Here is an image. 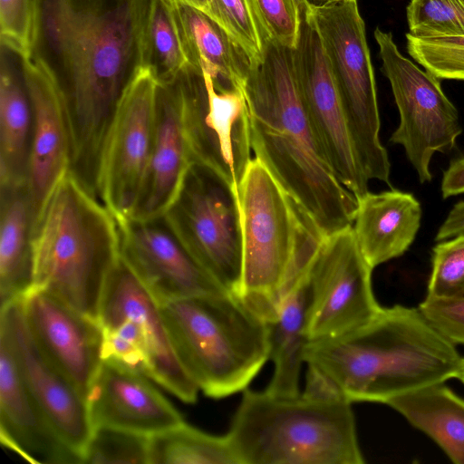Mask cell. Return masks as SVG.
<instances>
[{"label": "cell", "instance_id": "cell-23", "mask_svg": "<svg viewBox=\"0 0 464 464\" xmlns=\"http://www.w3.org/2000/svg\"><path fill=\"white\" fill-rule=\"evenodd\" d=\"M421 207L411 193L391 188L357 198L352 228L358 246L374 268L402 256L420 227Z\"/></svg>", "mask_w": 464, "mask_h": 464}, {"label": "cell", "instance_id": "cell-8", "mask_svg": "<svg viewBox=\"0 0 464 464\" xmlns=\"http://www.w3.org/2000/svg\"><path fill=\"white\" fill-rule=\"evenodd\" d=\"M98 321L102 359L146 375L183 402H196L199 389L176 354L160 304L121 255L107 281Z\"/></svg>", "mask_w": 464, "mask_h": 464}, {"label": "cell", "instance_id": "cell-6", "mask_svg": "<svg viewBox=\"0 0 464 464\" xmlns=\"http://www.w3.org/2000/svg\"><path fill=\"white\" fill-rule=\"evenodd\" d=\"M352 404L246 388L227 434L240 464H362Z\"/></svg>", "mask_w": 464, "mask_h": 464}, {"label": "cell", "instance_id": "cell-18", "mask_svg": "<svg viewBox=\"0 0 464 464\" xmlns=\"http://www.w3.org/2000/svg\"><path fill=\"white\" fill-rule=\"evenodd\" d=\"M20 63L33 110L27 189L34 230L54 188L70 169L71 147L63 95L53 71L35 54Z\"/></svg>", "mask_w": 464, "mask_h": 464}, {"label": "cell", "instance_id": "cell-1", "mask_svg": "<svg viewBox=\"0 0 464 464\" xmlns=\"http://www.w3.org/2000/svg\"><path fill=\"white\" fill-rule=\"evenodd\" d=\"M149 0H40L35 55L53 71L69 130L70 170L99 196L107 136L140 68Z\"/></svg>", "mask_w": 464, "mask_h": 464}, {"label": "cell", "instance_id": "cell-16", "mask_svg": "<svg viewBox=\"0 0 464 464\" xmlns=\"http://www.w3.org/2000/svg\"><path fill=\"white\" fill-rule=\"evenodd\" d=\"M117 222L121 258L160 304L227 292L188 253L163 217Z\"/></svg>", "mask_w": 464, "mask_h": 464}, {"label": "cell", "instance_id": "cell-12", "mask_svg": "<svg viewBox=\"0 0 464 464\" xmlns=\"http://www.w3.org/2000/svg\"><path fill=\"white\" fill-rule=\"evenodd\" d=\"M180 78L192 163L211 169L237 193L253 159L244 88L216 84L209 74L189 63Z\"/></svg>", "mask_w": 464, "mask_h": 464}, {"label": "cell", "instance_id": "cell-2", "mask_svg": "<svg viewBox=\"0 0 464 464\" xmlns=\"http://www.w3.org/2000/svg\"><path fill=\"white\" fill-rule=\"evenodd\" d=\"M244 92L255 157L325 237L352 227L357 198L338 180L313 129L296 82L293 48L269 39Z\"/></svg>", "mask_w": 464, "mask_h": 464}, {"label": "cell", "instance_id": "cell-14", "mask_svg": "<svg viewBox=\"0 0 464 464\" xmlns=\"http://www.w3.org/2000/svg\"><path fill=\"white\" fill-rule=\"evenodd\" d=\"M159 82L140 67L125 90L107 136L99 198L117 220L130 218L150 160Z\"/></svg>", "mask_w": 464, "mask_h": 464}, {"label": "cell", "instance_id": "cell-22", "mask_svg": "<svg viewBox=\"0 0 464 464\" xmlns=\"http://www.w3.org/2000/svg\"><path fill=\"white\" fill-rule=\"evenodd\" d=\"M0 441L34 464L82 463L34 398L0 335Z\"/></svg>", "mask_w": 464, "mask_h": 464}, {"label": "cell", "instance_id": "cell-15", "mask_svg": "<svg viewBox=\"0 0 464 464\" xmlns=\"http://www.w3.org/2000/svg\"><path fill=\"white\" fill-rule=\"evenodd\" d=\"M300 15L293 60L303 104L338 180L358 198L369 191V179L357 160L319 34L307 12L300 11Z\"/></svg>", "mask_w": 464, "mask_h": 464}, {"label": "cell", "instance_id": "cell-36", "mask_svg": "<svg viewBox=\"0 0 464 464\" xmlns=\"http://www.w3.org/2000/svg\"><path fill=\"white\" fill-rule=\"evenodd\" d=\"M464 290V236L440 241L432 249L427 296L441 298Z\"/></svg>", "mask_w": 464, "mask_h": 464}, {"label": "cell", "instance_id": "cell-19", "mask_svg": "<svg viewBox=\"0 0 464 464\" xmlns=\"http://www.w3.org/2000/svg\"><path fill=\"white\" fill-rule=\"evenodd\" d=\"M21 304L39 348L86 398L102 361L99 321L38 288H32Z\"/></svg>", "mask_w": 464, "mask_h": 464}, {"label": "cell", "instance_id": "cell-29", "mask_svg": "<svg viewBox=\"0 0 464 464\" xmlns=\"http://www.w3.org/2000/svg\"><path fill=\"white\" fill-rule=\"evenodd\" d=\"M149 463L240 464L227 434H208L184 421L150 436Z\"/></svg>", "mask_w": 464, "mask_h": 464}, {"label": "cell", "instance_id": "cell-28", "mask_svg": "<svg viewBox=\"0 0 464 464\" xmlns=\"http://www.w3.org/2000/svg\"><path fill=\"white\" fill-rule=\"evenodd\" d=\"M386 404L430 437L453 463L464 464V400L444 382L399 395Z\"/></svg>", "mask_w": 464, "mask_h": 464}, {"label": "cell", "instance_id": "cell-40", "mask_svg": "<svg viewBox=\"0 0 464 464\" xmlns=\"http://www.w3.org/2000/svg\"><path fill=\"white\" fill-rule=\"evenodd\" d=\"M459 236H464V200L454 204L439 227L435 240L440 242Z\"/></svg>", "mask_w": 464, "mask_h": 464}, {"label": "cell", "instance_id": "cell-21", "mask_svg": "<svg viewBox=\"0 0 464 464\" xmlns=\"http://www.w3.org/2000/svg\"><path fill=\"white\" fill-rule=\"evenodd\" d=\"M191 164L179 72L170 82L158 85L150 160L130 218L153 219L163 217L178 196Z\"/></svg>", "mask_w": 464, "mask_h": 464}, {"label": "cell", "instance_id": "cell-5", "mask_svg": "<svg viewBox=\"0 0 464 464\" xmlns=\"http://www.w3.org/2000/svg\"><path fill=\"white\" fill-rule=\"evenodd\" d=\"M237 197L243 253L238 297L268 322L308 273L325 236L256 157Z\"/></svg>", "mask_w": 464, "mask_h": 464}, {"label": "cell", "instance_id": "cell-25", "mask_svg": "<svg viewBox=\"0 0 464 464\" xmlns=\"http://www.w3.org/2000/svg\"><path fill=\"white\" fill-rule=\"evenodd\" d=\"M1 48L0 188H10L27 184L33 110L21 63L15 66L11 51Z\"/></svg>", "mask_w": 464, "mask_h": 464}, {"label": "cell", "instance_id": "cell-33", "mask_svg": "<svg viewBox=\"0 0 464 464\" xmlns=\"http://www.w3.org/2000/svg\"><path fill=\"white\" fill-rule=\"evenodd\" d=\"M409 54L439 79L464 81V35L415 37L406 34Z\"/></svg>", "mask_w": 464, "mask_h": 464}, {"label": "cell", "instance_id": "cell-35", "mask_svg": "<svg viewBox=\"0 0 464 464\" xmlns=\"http://www.w3.org/2000/svg\"><path fill=\"white\" fill-rule=\"evenodd\" d=\"M222 25L248 54L252 66L261 62L271 39L255 0H216Z\"/></svg>", "mask_w": 464, "mask_h": 464}, {"label": "cell", "instance_id": "cell-31", "mask_svg": "<svg viewBox=\"0 0 464 464\" xmlns=\"http://www.w3.org/2000/svg\"><path fill=\"white\" fill-rule=\"evenodd\" d=\"M150 436L110 426L92 430L82 463H149Z\"/></svg>", "mask_w": 464, "mask_h": 464}, {"label": "cell", "instance_id": "cell-38", "mask_svg": "<svg viewBox=\"0 0 464 464\" xmlns=\"http://www.w3.org/2000/svg\"><path fill=\"white\" fill-rule=\"evenodd\" d=\"M271 39L294 48L299 34L301 15L295 0H255Z\"/></svg>", "mask_w": 464, "mask_h": 464}, {"label": "cell", "instance_id": "cell-26", "mask_svg": "<svg viewBox=\"0 0 464 464\" xmlns=\"http://www.w3.org/2000/svg\"><path fill=\"white\" fill-rule=\"evenodd\" d=\"M308 273L283 297L276 316L267 322L269 359L274 363V372L266 391L274 395L295 396L301 392L300 372L304 363V349L310 341Z\"/></svg>", "mask_w": 464, "mask_h": 464}, {"label": "cell", "instance_id": "cell-11", "mask_svg": "<svg viewBox=\"0 0 464 464\" xmlns=\"http://www.w3.org/2000/svg\"><path fill=\"white\" fill-rule=\"evenodd\" d=\"M374 38L400 114L390 141L403 147L420 182H430L432 156L450 152L462 132L458 110L445 95L440 79L403 56L391 33L376 28Z\"/></svg>", "mask_w": 464, "mask_h": 464}, {"label": "cell", "instance_id": "cell-43", "mask_svg": "<svg viewBox=\"0 0 464 464\" xmlns=\"http://www.w3.org/2000/svg\"><path fill=\"white\" fill-rule=\"evenodd\" d=\"M455 378L459 380L462 383H464V357H462L459 368Z\"/></svg>", "mask_w": 464, "mask_h": 464}, {"label": "cell", "instance_id": "cell-27", "mask_svg": "<svg viewBox=\"0 0 464 464\" xmlns=\"http://www.w3.org/2000/svg\"><path fill=\"white\" fill-rule=\"evenodd\" d=\"M1 306L21 301L34 286L33 220L27 184L0 188Z\"/></svg>", "mask_w": 464, "mask_h": 464}, {"label": "cell", "instance_id": "cell-39", "mask_svg": "<svg viewBox=\"0 0 464 464\" xmlns=\"http://www.w3.org/2000/svg\"><path fill=\"white\" fill-rule=\"evenodd\" d=\"M443 198L464 194V156L452 160L441 180Z\"/></svg>", "mask_w": 464, "mask_h": 464}, {"label": "cell", "instance_id": "cell-30", "mask_svg": "<svg viewBox=\"0 0 464 464\" xmlns=\"http://www.w3.org/2000/svg\"><path fill=\"white\" fill-rule=\"evenodd\" d=\"M188 63L169 5L161 0H149L140 40V67L164 83Z\"/></svg>", "mask_w": 464, "mask_h": 464}, {"label": "cell", "instance_id": "cell-24", "mask_svg": "<svg viewBox=\"0 0 464 464\" xmlns=\"http://www.w3.org/2000/svg\"><path fill=\"white\" fill-rule=\"evenodd\" d=\"M169 7L188 63L209 74L216 84L244 88L252 63L229 32L194 7Z\"/></svg>", "mask_w": 464, "mask_h": 464}, {"label": "cell", "instance_id": "cell-37", "mask_svg": "<svg viewBox=\"0 0 464 464\" xmlns=\"http://www.w3.org/2000/svg\"><path fill=\"white\" fill-rule=\"evenodd\" d=\"M418 308L441 335L455 345H464V290L448 297L426 295Z\"/></svg>", "mask_w": 464, "mask_h": 464}, {"label": "cell", "instance_id": "cell-32", "mask_svg": "<svg viewBox=\"0 0 464 464\" xmlns=\"http://www.w3.org/2000/svg\"><path fill=\"white\" fill-rule=\"evenodd\" d=\"M39 24L40 0H0L1 46L19 59L34 55Z\"/></svg>", "mask_w": 464, "mask_h": 464}, {"label": "cell", "instance_id": "cell-41", "mask_svg": "<svg viewBox=\"0 0 464 464\" xmlns=\"http://www.w3.org/2000/svg\"><path fill=\"white\" fill-rule=\"evenodd\" d=\"M169 5H185L200 10L221 24L216 0H161Z\"/></svg>", "mask_w": 464, "mask_h": 464}, {"label": "cell", "instance_id": "cell-44", "mask_svg": "<svg viewBox=\"0 0 464 464\" xmlns=\"http://www.w3.org/2000/svg\"><path fill=\"white\" fill-rule=\"evenodd\" d=\"M464 1V0H463Z\"/></svg>", "mask_w": 464, "mask_h": 464}, {"label": "cell", "instance_id": "cell-13", "mask_svg": "<svg viewBox=\"0 0 464 464\" xmlns=\"http://www.w3.org/2000/svg\"><path fill=\"white\" fill-rule=\"evenodd\" d=\"M372 270L352 227L324 237L308 273L310 341L351 331L380 311L372 289Z\"/></svg>", "mask_w": 464, "mask_h": 464}, {"label": "cell", "instance_id": "cell-7", "mask_svg": "<svg viewBox=\"0 0 464 464\" xmlns=\"http://www.w3.org/2000/svg\"><path fill=\"white\" fill-rule=\"evenodd\" d=\"M160 305L180 363L208 397L245 391L269 360L267 322L237 295H193Z\"/></svg>", "mask_w": 464, "mask_h": 464}, {"label": "cell", "instance_id": "cell-34", "mask_svg": "<svg viewBox=\"0 0 464 464\" xmlns=\"http://www.w3.org/2000/svg\"><path fill=\"white\" fill-rule=\"evenodd\" d=\"M406 14L415 37L464 35L463 0H411Z\"/></svg>", "mask_w": 464, "mask_h": 464}, {"label": "cell", "instance_id": "cell-4", "mask_svg": "<svg viewBox=\"0 0 464 464\" xmlns=\"http://www.w3.org/2000/svg\"><path fill=\"white\" fill-rule=\"evenodd\" d=\"M34 286L98 320L109 276L120 258L113 214L69 169L32 234Z\"/></svg>", "mask_w": 464, "mask_h": 464}, {"label": "cell", "instance_id": "cell-3", "mask_svg": "<svg viewBox=\"0 0 464 464\" xmlns=\"http://www.w3.org/2000/svg\"><path fill=\"white\" fill-rule=\"evenodd\" d=\"M313 371L336 395L379 402L455 378L462 357L419 308L382 307L342 334L312 340L304 353Z\"/></svg>", "mask_w": 464, "mask_h": 464}, {"label": "cell", "instance_id": "cell-10", "mask_svg": "<svg viewBox=\"0 0 464 464\" xmlns=\"http://www.w3.org/2000/svg\"><path fill=\"white\" fill-rule=\"evenodd\" d=\"M163 218L196 261L223 288L239 296L240 211L230 184L211 169L192 163Z\"/></svg>", "mask_w": 464, "mask_h": 464}, {"label": "cell", "instance_id": "cell-20", "mask_svg": "<svg viewBox=\"0 0 464 464\" xmlns=\"http://www.w3.org/2000/svg\"><path fill=\"white\" fill-rule=\"evenodd\" d=\"M149 379L102 359L86 393L93 429L110 426L151 436L182 423L180 413Z\"/></svg>", "mask_w": 464, "mask_h": 464}, {"label": "cell", "instance_id": "cell-9", "mask_svg": "<svg viewBox=\"0 0 464 464\" xmlns=\"http://www.w3.org/2000/svg\"><path fill=\"white\" fill-rule=\"evenodd\" d=\"M307 14L319 34L359 164L369 180L390 185L391 162L380 140L376 83L357 1Z\"/></svg>", "mask_w": 464, "mask_h": 464}, {"label": "cell", "instance_id": "cell-42", "mask_svg": "<svg viewBox=\"0 0 464 464\" xmlns=\"http://www.w3.org/2000/svg\"><path fill=\"white\" fill-rule=\"evenodd\" d=\"M300 11L310 12L312 10L327 8L340 4L357 0H295Z\"/></svg>", "mask_w": 464, "mask_h": 464}, {"label": "cell", "instance_id": "cell-17", "mask_svg": "<svg viewBox=\"0 0 464 464\" xmlns=\"http://www.w3.org/2000/svg\"><path fill=\"white\" fill-rule=\"evenodd\" d=\"M0 335L8 342L34 398L60 437L82 459L93 430L86 398L39 348L21 301L1 306Z\"/></svg>", "mask_w": 464, "mask_h": 464}]
</instances>
